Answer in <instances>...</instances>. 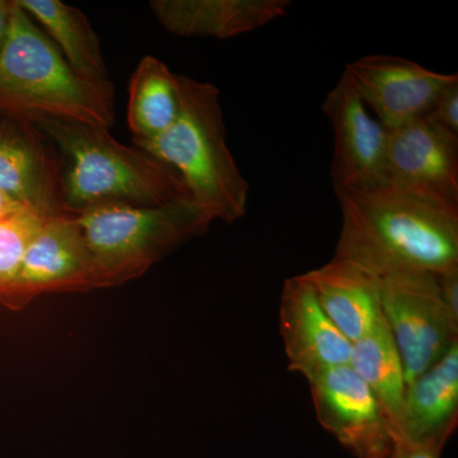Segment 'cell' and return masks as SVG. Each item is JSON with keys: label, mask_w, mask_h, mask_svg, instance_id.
<instances>
[{"label": "cell", "mask_w": 458, "mask_h": 458, "mask_svg": "<svg viewBox=\"0 0 458 458\" xmlns=\"http://www.w3.org/2000/svg\"><path fill=\"white\" fill-rule=\"evenodd\" d=\"M307 382L319 426L352 456L370 458L393 448L384 409L351 364L324 370Z\"/></svg>", "instance_id": "9c48e42d"}, {"label": "cell", "mask_w": 458, "mask_h": 458, "mask_svg": "<svg viewBox=\"0 0 458 458\" xmlns=\"http://www.w3.org/2000/svg\"><path fill=\"white\" fill-rule=\"evenodd\" d=\"M424 119L458 137V82L443 90Z\"/></svg>", "instance_id": "44dd1931"}, {"label": "cell", "mask_w": 458, "mask_h": 458, "mask_svg": "<svg viewBox=\"0 0 458 458\" xmlns=\"http://www.w3.org/2000/svg\"><path fill=\"white\" fill-rule=\"evenodd\" d=\"M442 451L426 445H412L406 441H394L390 458H442Z\"/></svg>", "instance_id": "7402d4cb"}, {"label": "cell", "mask_w": 458, "mask_h": 458, "mask_svg": "<svg viewBox=\"0 0 458 458\" xmlns=\"http://www.w3.org/2000/svg\"><path fill=\"white\" fill-rule=\"evenodd\" d=\"M25 209L23 205L17 203L13 199L9 198L7 194L0 190V221L8 218V216H13L20 210Z\"/></svg>", "instance_id": "d4e9b609"}, {"label": "cell", "mask_w": 458, "mask_h": 458, "mask_svg": "<svg viewBox=\"0 0 458 458\" xmlns=\"http://www.w3.org/2000/svg\"><path fill=\"white\" fill-rule=\"evenodd\" d=\"M279 328L288 369L302 375L307 381L351 360L352 343L319 306L303 274L286 279L283 285Z\"/></svg>", "instance_id": "4fadbf2b"}, {"label": "cell", "mask_w": 458, "mask_h": 458, "mask_svg": "<svg viewBox=\"0 0 458 458\" xmlns=\"http://www.w3.org/2000/svg\"><path fill=\"white\" fill-rule=\"evenodd\" d=\"M95 267L98 288L140 278L172 250L214 222L192 199L158 205L101 204L75 214Z\"/></svg>", "instance_id": "5b68a950"}, {"label": "cell", "mask_w": 458, "mask_h": 458, "mask_svg": "<svg viewBox=\"0 0 458 458\" xmlns=\"http://www.w3.org/2000/svg\"><path fill=\"white\" fill-rule=\"evenodd\" d=\"M382 313L399 349L406 385L432 369L458 343V316L443 302L432 274L379 278Z\"/></svg>", "instance_id": "8992f818"}, {"label": "cell", "mask_w": 458, "mask_h": 458, "mask_svg": "<svg viewBox=\"0 0 458 458\" xmlns=\"http://www.w3.org/2000/svg\"><path fill=\"white\" fill-rule=\"evenodd\" d=\"M391 450L385 452V454H378V456L370 457V458H390Z\"/></svg>", "instance_id": "484cf974"}, {"label": "cell", "mask_w": 458, "mask_h": 458, "mask_svg": "<svg viewBox=\"0 0 458 458\" xmlns=\"http://www.w3.org/2000/svg\"><path fill=\"white\" fill-rule=\"evenodd\" d=\"M180 113L174 125L155 140L134 146L170 165L190 197L214 221L232 225L246 216L250 183L225 140L221 92L212 83L177 74Z\"/></svg>", "instance_id": "277c9868"}, {"label": "cell", "mask_w": 458, "mask_h": 458, "mask_svg": "<svg viewBox=\"0 0 458 458\" xmlns=\"http://www.w3.org/2000/svg\"><path fill=\"white\" fill-rule=\"evenodd\" d=\"M322 111L335 140L330 167L335 192L384 183L388 131L369 114L345 72L327 93Z\"/></svg>", "instance_id": "8fae6325"}, {"label": "cell", "mask_w": 458, "mask_h": 458, "mask_svg": "<svg viewBox=\"0 0 458 458\" xmlns=\"http://www.w3.org/2000/svg\"><path fill=\"white\" fill-rule=\"evenodd\" d=\"M0 111L31 122L69 120L110 129L114 123V84L90 82L75 73L16 0L0 50Z\"/></svg>", "instance_id": "3957f363"}, {"label": "cell", "mask_w": 458, "mask_h": 458, "mask_svg": "<svg viewBox=\"0 0 458 458\" xmlns=\"http://www.w3.org/2000/svg\"><path fill=\"white\" fill-rule=\"evenodd\" d=\"M437 279L443 302L454 315L458 316V270L438 276Z\"/></svg>", "instance_id": "603a6c76"}, {"label": "cell", "mask_w": 458, "mask_h": 458, "mask_svg": "<svg viewBox=\"0 0 458 458\" xmlns=\"http://www.w3.org/2000/svg\"><path fill=\"white\" fill-rule=\"evenodd\" d=\"M358 95L387 131L426 116L458 74L430 71L405 57L369 55L346 66Z\"/></svg>", "instance_id": "30bf717a"}, {"label": "cell", "mask_w": 458, "mask_h": 458, "mask_svg": "<svg viewBox=\"0 0 458 458\" xmlns=\"http://www.w3.org/2000/svg\"><path fill=\"white\" fill-rule=\"evenodd\" d=\"M349 364L366 382L384 409L394 441L399 432L406 377L399 349L385 318L369 334L352 344Z\"/></svg>", "instance_id": "d6986e66"}, {"label": "cell", "mask_w": 458, "mask_h": 458, "mask_svg": "<svg viewBox=\"0 0 458 458\" xmlns=\"http://www.w3.org/2000/svg\"><path fill=\"white\" fill-rule=\"evenodd\" d=\"M33 21L47 30L75 73L90 82L110 80L98 33L80 9L60 0H17Z\"/></svg>", "instance_id": "e0dca14e"}, {"label": "cell", "mask_w": 458, "mask_h": 458, "mask_svg": "<svg viewBox=\"0 0 458 458\" xmlns=\"http://www.w3.org/2000/svg\"><path fill=\"white\" fill-rule=\"evenodd\" d=\"M457 426L458 343L432 369L406 385L394 441L443 452Z\"/></svg>", "instance_id": "5bb4252c"}, {"label": "cell", "mask_w": 458, "mask_h": 458, "mask_svg": "<svg viewBox=\"0 0 458 458\" xmlns=\"http://www.w3.org/2000/svg\"><path fill=\"white\" fill-rule=\"evenodd\" d=\"M0 190L47 218L72 214L63 203L62 159L55 144L31 120L4 111H0Z\"/></svg>", "instance_id": "ba28073f"}, {"label": "cell", "mask_w": 458, "mask_h": 458, "mask_svg": "<svg viewBox=\"0 0 458 458\" xmlns=\"http://www.w3.org/2000/svg\"><path fill=\"white\" fill-rule=\"evenodd\" d=\"M319 306L352 344L384 318L379 278L360 265L334 259L303 274Z\"/></svg>", "instance_id": "2e32d148"}, {"label": "cell", "mask_w": 458, "mask_h": 458, "mask_svg": "<svg viewBox=\"0 0 458 458\" xmlns=\"http://www.w3.org/2000/svg\"><path fill=\"white\" fill-rule=\"evenodd\" d=\"M179 113L177 74L156 56H144L129 83L128 123L132 141L155 140L164 134Z\"/></svg>", "instance_id": "ac0fdd59"}, {"label": "cell", "mask_w": 458, "mask_h": 458, "mask_svg": "<svg viewBox=\"0 0 458 458\" xmlns=\"http://www.w3.org/2000/svg\"><path fill=\"white\" fill-rule=\"evenodd\" d=\"M62 159V198L69 213L101 204L158 207L191 199L174 168L137 147L123 146L110 129L69 120L33 122Z\"/></svg>", "instance_id": "7a4b0ae2"}, {"label": "cell", "mask_w": 458, "mask_h": 458, "mask_svg": "<svg viewBox=\"0 0 458 458\" xmlns=\"http://www.w3.org/2000/svg\"><path fill=\"white\" fill-rule=\"evenodd\" d=\"M14 8H16V0H0V50L7 38Z\"/></svg>", "instance_id": "cb8c5ba5"}, {"label": "cell", "mask_w": 458, "mask_h": 458, "mask_svg": "<svg viewBox=\"0 0 458 458\" xmlns=\"http://www.w3.org/2000/svg\"><path fill=\"white\" fill-rule=\"evenodd\" d=\"M47 219L49 218L25 208L0 221V297L13 282L27 245Z\"/></svg>", "instance_id": "ffe728a7"}, {"label": "cell", "mask_w": 458, "mask_h": 458, "mask_svg": "<svg viewBox=\"0 0 458 458\" xmlns=\"http://www.w3.org/2000/svg\"><path fill=\"white\" fill-rule=\"evenodd\" d=\"M342 228L334 259L378 278L458 270V207L381 185L336 192Z\"/></svg>", "instance_id": "6da1fadb"}, {"label": "cell", "mask_w": 458, "mask_h": 458, "mask_svg": "<svg viewBox=\"0 0 458 458\" xmlns=\"http://www.w3.org/2000/svg\"><path fill=\"white\" fill-rule=\"evenodd\" d=\"M93 288L98 285L86 238L74 214H66L47 219L30 241L0 303L16 311L47 292Z\"/></svg>", "instance_id": "52a82bcc"}, {"label": "cell", "mask_w": 458, "mask_h": 458, "mask_svg": "<svg viewBox=\"0 0 458 458\" xmlns=\"http://www.w3.org/2000/svg\"><path fill=\"white\" fill-rule=\"evenodd\" d=\"M289 0H153L165 31L180 38H236L284 17Z\"/></svg>", "instance_id": "9a60e30c"}, {"label": "cell", "mask_w": 458, "mask_h": 458, "mask_svg": "<svg viewBox=\"0 0 458 458\" xmlns=\"http://www.w3.org/2000/svg\"><path fill=\"white\" fill-rule=\"evenodd\" d=\"M384 183L458 207V137L424 117L388 131Z\"/></svg>", "instance_id": "7c38bea8"}]
</instances>
